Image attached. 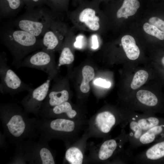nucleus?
Returning a JSON list of instances; mask_svg holds the SVG:
<instances>
[{
	"mask_svg": "<svg viewBox=\"0 0 164 164\" xmlns=\"http://www.w3.org/2000/svg\"><path fill=\"white\" fill-rule=\"evenodd\" d=\"M128 124L125 122L121 125L120 133L116 137L104 140L96 145H88L89 154L86 163L126 164L130 160L132 152L124 148L128 141L125 129Z\"/></svg>",
	"mask_w": 164,
	"mask_h": 164,
	"instance_id": "obj_1",
	"label": "nucleus"
},
{
	"mask_svg": "<svg viewBox=\"0 0 164 164\" xmlns=\"http://www.w3.org/2000/svg\"><path fill=\"white\" fill-rule=\"evenodd\" d=\"M0 40L11 53L12 64L17 68L29 54L42 49V39L10 26L1 29Z\"/></svg>",
	"mask_w": 164,
	"mask_h": 164,
	"instance_id": "obj_2",
	"label": "nucleus"
},
{
	"mask_svg": "<svg viewBox=\"0 0 164 164\" xmlns=\"http://www.w3.org/2000/svg\"><path fill=\"white\" fill-rule=\"evenodd\" d=\"M98 0L84 1L68 15L74 28L100 35L104 28L105 15L100 9Z\"/></svg>",
	"mask_w": 164,
	"mask_h": 164,
	"instance_id": "obj_3",
	"label": "nucleus"
},
{
	"mask_svg": "<svg viewBox=\"0 0 164 164\" xmlns=\"http://www.w3.org/2000/svg\"><path fill=\"white\" fill-rule=\"evenodd\" d=\"M26 7V12L12 20L10 26L38 38L43 36L53 21L57 19V14L43 6L32 8Z\"/></svg>",
	"mask_w": 164,
	"mask_h": 164,
	"instance_id": "obj_4",
	"label": "nucleus"
},
{
	"mask_svg": "<svg viewBox=\"0 0 164 164\" xmlns=\"http://www.w3.org/2000/svg\"><path fill=\"white\" fill-rule=\"evenodd\" d=\"M125 122L120 110H103L88 119V126L85 132L88 138H101L104 140L109 138L115 127Z\"/></svg>",
	"mask_w": 164,
	"mask_h": 164,
	"instance_id": "obj_5",
	"label": "nucleus"
},
{
	"mask_svg": "<svg viewBox=\"0 0 164 164\" xmlns=\"http://www.w3.org/2000/svg\"><path fill=\"white\" fill-rule=\"evenodd\" d=\"M5 52L0 54V91L2 93L16 94L24 91H31L33 88L23 82L7 64Z\"/></svg>",
	"mask_w": 164,
	"mask_h": 164,
	"instance_id": "obj_6",
	"label": "nucleus"
},
{
	"mask_svg": "<svg viewBox=\"0 0 164 164\" xmlns=\"http://www.w3.org/2000/svg\"><path fill=\"white\" fill-rule=\"evenodd\" d=\"M28 67L38 69L46 73L47 78L52 79L55 73L54 53L42 49L26 56L17 68Z\"/></svg>",
	"mask_w": 164,
	"mask_h": 164,
	"instance_id": "obj_7",
	"label": "nucleus"
},
{
	"mask_svg": "<svg viewBox=\"0 0 164 164\" xmlns=\"http://www.w3.org/2000/svg\"><path fill=\"white\" fill-rule=\"evenodd\" d=\"M57 19L53 21L42 39V49L53 53L60 50L69 29L65 23Z\"/></svg>",
	"mask_w": 164,
	"mask_h": 164,
	"instance_id": "obj_8",
	"label": "nucleus"
},
{
	"mask_svg": "<svg viewBox=\"0 0 164 164\" xmlns=\"http://www.w3.org/2000/svg\"><path fill=\"white\" fill-rule=\"evenodd\" d=\"M121 115L125 122H131L137 126L143 134L154 126L161 124V121L153 115L145 114H141L133 111L120 110Z\"/></svg>",
	"mask_w": 164,
	"mask_h": 164,
	"instance_id": "obj_9",
	"label": "nucleus"
},
{
	"mask_svg": "<svg viewBox=\"0 0 164 164\" xmlns=\"http://www.w3.org/2000/svg\"><path fill=\"white\" fill-rule=\"evenodd\" d=\"M88 139L85 132L79 140L67 149L65 152V159L69 164L86 163L87 156L85 153L88 150L87 142Z\"/></svg>",
	"mask_w": 164,
	"mask_h": 164,
	"instance_id": "obj_10",
	"label": "nucleus"
},
{
	"mask_svg": "<svg viewBox=\"0 0 164 164\" xmlns=\"http://www.w3.org/2000/svg\"><path fill=\"white\" fill-rule=\"evenodd\" d=\"M53 113L56 115H64L67 119L78 120L87 119V112L73 108L68 101L53 107Z\"/></svg>",
	"mask_w": 164,
	"mask_h": 164,
	"instance_id": "obj_11",
	"label": "nucleus"
},
{
	"mask_svg": "<svg viewBox=\"0 0 164 164\" xmlns=\"http://www.w3.org/2000/svg\"><path fill=\"white\" fill-rule=\"evenodd\" d=\"M75 35L72 28H69L60 50L58 66L69 65L73 62L74 56L70 46L73 44Z\"/></svg>",
	"mask_w": 164,
	"mask_h": 164,
	"instance_id": "obj_12",
	"label": "nucleus"
},
{
	"mask_svg": "<svg viewBox=\"0 0 164 164\" xmlns=\"http://www.w3.org/2000/svg\"><path fill=\"white\" fill-rule=\"evenodd\" d=\"M135 97L138 103L142 106V109L145 114L153 115L154 111L152 109L158 102L157 96L150 91L142 90L137 92Z\"/></svg>",
	"mask_w": 164,
	"mask_h": 164,
	"instance_id": "obj_13",
	"label": "nucleus"
},
{
	"mask_svg": "<svg viewBox=\"0 0 164 164\" xmlns=\"http://www.w3.org/2000/svg\"><path fill=\"white\" fill-rule=\"evenodd\" d=\"M24 5L22 0H0V18L16 16Z\"/></svg>",
	"mask_w": 164,
	"mask_h": 164,
	"instance_id": "obj_14",
	"label": "nucleus"
},
{
	"mask_svg": "<svg viewBox=\"0 0 164 164\" xmlns=\"http://www.w3.org/2000/svg\"><path fill=\"white\" fill-rule=\"evenodd\" d=\"M46 97L48 98L47 102L48 105L53 107L68 101L70 94L65 88H58L55 86L49 90Z\"/></svg>",
	"mask_w": 164,
	"mask_h": 164,
	"instance_id": "obj_15",
	"label": "nucleus"
},
{
	"mask_svg": "<svg viewBox=\"0 0 164 164\" xmlns=\"http://www.w3.org/2000/svg\"><path fill=\"white\" fill-rule=\"evenodd\" d=\"M121 43L126 55L129 59L135 60L138 57L140 50L133 37L129 35H125L121 38Z\"/></svg>",
	"mask_w": 164,
	"mask_h": 164,
	"instance_id": "obj_16",
	"label": "nucleus"
},
{
	"mask_svg": "<svg viewBox=\"0 0 164 164\" xmlns=\"http://www.w3.org/2000/svg\"><path fill=\"white\" fill-rule=\"evenodd\" d=\"M140 6V4L138 0H124L122 5L116 12V18L119 19L133 15Z\"/></svg>",
	"mask_w": 164,
	"mask_h": 164,
	"instance_id": "obj_17",
	"label": "nucleus"
},
{
	"mask_svg": "<svg viewBox=\"0 0 164 164\" xmlns=\"http://www.w3.org/2000/svg\"><path fill=\"white\" fill-rule=\"evenodd\" d=\"M51 78H47V80L41 85L35 88H33L29 91L28 97L30 100L34 101L38 103L42 102L46 97L49 90Z\"/></svg>",
	"mask_w": 164,
	"mask_h": 164,
	"instance_id": "obj_18",
	"label": "nucleus"
},
{
	"mask_svg": "<svg viewBox=\"0 0 164 164\" xmlns=\"http://www.w3.org/2000/svg\"><path fill=\"white\" fill-rule=\"evenodd\" d=\"M6 125L10 133L16 137L20 136L25 128V123L22 116L19 115L12 117Z\"/></svg>",
	"mask_w": 164,
	"mask_h": 164,
	"instance_id": "obj_19",
	"label": "nucleus"
},
{
	"mask_svg": "<svg viewBox=\"0 0 164 164\" xmlns=\"http://www.w3.org/2000/svg\"><path fill=\"white\" fill-rule=\"evenodd\" d=\"M83 80L80 89L84 93H88L90 91V86L89 83L94 77V71L93 68L88 65L84 66L82 70Z\"/></svg>",
	"mask_w": 164,
	"mask_h": 164,
	"instance_id": "obj_20",
	"label": "nucleus"
},
{
	"mask_svg": "<svg viewBox=\"0 0 164 164\" xmlns=\"http://www.w3.org/2000/svg\"><path fill=\"white\" fill-rule=\"evenodd\" d=\"M45 4L47 5L54 14H57L68 12L70 0H44Z\"/></svg>",
	"mask_w": 164,
	"mask_h": 164,
	"instance_id": "obj_21",
	"label": "nucleus"
},
{
	"mask_svg": "<svg viewBox=\"0 0 164 164\" xmlns=\"http://www.w3.org/2000/svg\"><path fill=\"white\" fill-rule=\"evenodd\" d=\"M149 77L148 72L143 70H140L135 74L131 84V88L136 90L144 84Z\"/></svg>",
	"mask_w": 164,
	"mask_h": 164,
	"instance_id": "obj_22",
	"label": "nucleus"
},
{
	"mask_svg": "<svg viewBox=\"0 0 164 164\" xmlns=\"http://www.w3.org/2000/svg\"><path fill=\"white\" fill-rule=\"evenodd\" d=\"M143 28L144 31L147 34L154 36L160 40L164 39V32L155 26L146 22L144 24Z\"/></svg>",
	"mask_w": 164,
	"mask_h": 164,
	"instance_id": "obj_23",
	"label": "nucleus"
},
{
	"mask_svg": "<svg viewBox=\"0 0 164 164\" xmlns=\"http://www.w3.org/2000/svg\"><path fill=\"white\" fill-rule=\"evenodd\" d=\"M88 44V38L83 34H79L75 36L73 46L75 48L82 49L85 48Z\"/></svg>",
	"mask_w": 164,
	"mask_h": 164,
	"instance_id": "obj_24",
	"label": "nucleus"
},
{
	"mask_svg": "<svg viewBox=\"0 0 164 164\" xmlns=\"http://www.w3.org/2000/svg\"><path fill=\"white\" fill-rule=\"evenodd\" d=\"M101 35L96 33H91L88 38V44L90 45L91 48L93 50L98 49L101 42Z\"/></svg>",
	"mask_w": 164,
	"mask_h": 164,
	"instance_id": "obj_25",
	"label": "nucleus"
},
{
	"mask_svg": "<svg viewBox=\"0 0 164 164\" xmlns=\"http://www.w3.org/2000/svg\"><path fill=\"white\" fill-rule=\"evenodd\" d=\"M40 155L43 164H54L53 158L50 151L47 149L43 148L40 152Z\"/></svg>",
	"mask_w": 164,
	"mask_h": 164,
	"instance_id": "obj_26",
	"label": "nucleus"
},
{
	"mask_svg": "<svg viewBox=\"0 0 164 164\" xmlns=\"http://www.w3.org/2000/svg\"><path fill=\"white\" fill-rule=\"evenodd\" d=\"M26 7L32 8L43 6L45 4L44 0H22Z\"/></svg>",
	"mask_w": 164,
	"mask_h": 164,
	"instance_id": "obj_27",
	"label": "nucleus"
},
{
	"mask_svg": "<svg viewBox=\"0 0 164 164\" xmlns=\"http://www.w3.org/2000/svg\"><path fill=\"white\" fill-rule=\"evenodd\" d=\"M149 23L164 32V21L157 17H152L149 20Z\"/></svg>",
	"mask_w": 164,
	"mask_h": 164,
	"instance_id": "obj_28",
	"label": "nucleus"
},
{
	"mask_svg": "<svg viewBox=\"0 0 164 164\" xmlns=\"http://www.w3.org/2000/svg\"><path fill=\"white\" fill-rule=\"evenodd\" d=\"M94 83L97 86L107 88L110 87L111 85V84L110 82L100 78L95 79Z\"/></svg>",
	"mask_w": 164,
	"mask_h": 164,
	"instance_id": "obj_29",
	"label": "nucleus"
},
{
	"mask_svg": "<svg viewBox=\"0 0 164 164\" xmlns=\"http://www.w3.org/2000/svg\"><path fill=\"white\" fill-rule=\"evenodd\" d=\"M162 63L164 65V56L162 58Z\"/></svg>",
	"mask_w": 164,
	"mask_h": 164,
	"instance_id": "obj_30",
	"label": "nucleus"
},
{
	"mask_svg": "<svg viewBox=\"0 0 164 164\" xmlns=\"http://www.w3.org/2000/svg\"><path fill=\"white\" fill-rule=\"evenodd\" d=\"M73 1H74V2H78L79 3V0H73Z\"/></svg>",
	"mask_w": 164,
	"mask_h": 164,
	"instance_id": "obj_31",
	"label": "nucleus"
},
{
	"mask_svg": "<svg viewBox=\"0 0 164 164\" xmlns=\"http://www.w3.org/2000/svg\"><path fill=\"white\" fill-rule=\"evenodd\" d=\"M128 16H126V17H124L125 19H127L128 18Z\"/></svg>",
	"mask_w": 164,
	"mask_h": 164,
	"instance_id": "obj_32",
	"label": "nucleus"
},
{
	"mask_svg": "<svg viewBox=\"0 0 164 164\" xmlns=\"http://www.w3.org/2000/svg\"><path fill=\"white\" fill-rule=\"evenodd\" d=\"M99 2H101V1H103V0H98Z\"/></svg>",
	"mask_w": 164,
	"mask_h": 164,
	"instance_id": "obj_33",
	"label": "nucleus"
}]
</instances>
